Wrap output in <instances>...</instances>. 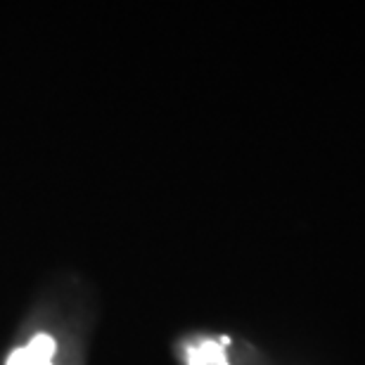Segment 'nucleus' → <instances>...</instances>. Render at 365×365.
Masks as SVG:
<instances>
[{
	"mask_svg": "<svg viewBox=\"0 0 365 365\" xmlns=\"http://www.w3.org/2000/svg\"><path fill=\"white\" fill-rule=\"evenodd\" d=\"M29 351H31L36 359H38L41 363H50V359L55 356L57 351V344L55 339L50 337V334H36V337L29 341Z\"/></svg>",
	"mask_w": 365,
	"mask_h": 365,
	"instance_id": "1",
	"label": "nucleus"
},
{
	"mask_svg": "<svg viewBox=\"0 0 365 365\" xmlns=\"http://www.w3.org/2000/svg\"><path fill=\"white\" fill-rule=\"evenodd\" d=\"M7 365H50V363H41L31 351H29V349H17V351L10 354Z\"/></svg>",
	"mask_w": 365,
	"mask_h": 365,
	"instance_id": "2",
	"label": "nucleus"
},
{
	"mask_svg": "<svg viewBox=\"0 0 365 365\" xmlns=\"http://www.w3.org/2000/svg\"><path fill=\"white\" fill-rule=\"evenodd\" d=\"M187 361H190V365H204L202 356H200V349H190V351H187Z\"/></svg>",
	"mask_w": 365,
	"mask_h": 365,
	"instance_id": "3",
	"label": "nucleus"
}]
</instances>
